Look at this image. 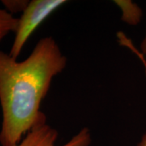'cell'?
<instances>
[{
    "label": "cell",
    "mask_w": 146,
    "mask_h": 146,
    "mask_svg": "<svg viewBox=\"0 0 146 146\" xmlns=\"http://www.w3.org/2000/svg\"><path fill=\"white\" fill-rule=\"evenodd\" d=\"M66 66L67 58L52 36L42 38L21 62L0 50L1 145H16L33 127L46 123L42 100Z\"/></svg>",
    "instance_id": "obj_1"
},
{
    "label": "cell",
    "mask_w": 146,
    "mask_h": 146,
    "mask_svg": "<svg viewBox=\"0 0 146 146\" xmlns=\"http://www.w3.org/2000/svg\"><path fill=\"white\" fill-rule=\"evenodd\" d=\"M67 3L65 0H32L18 18L15 38L11 48V57L17 59L32 33L46 18Z\"/></svg>",
    "instance_id": "obj_2"
},
{
    "label": "cell",
    "mask_w": 146,
    "mask_h": 146,
    "mask_svg": "<svg viewBox=\"0 0 146 146\" xmlns=\"http://www.w3.org/2000/svg\"><path fill=\"white\" fill-rule=\"evenodd\" d=\"M58 136L57 130L46 122L33 127L15 146H57ZM91 141L90 131L87 127H84L70 141L61 146H89Z\"/></svg>",
    "instance_id": "obj_3"
},
{
    "label": "cell",
    "mask_w": 146,
    "mask_h": 146,
    "mask_svg": "<svg viewBox=\"0 0 146 146\" xmlns=\"http://www.w3.org/2000/svg\"><path fill=\"white\" fill-rule=\"evenodd\" d=\"M116 5L121 10V20L127 25L135 26L141 23L143 11L141 7L131 0H115Z\"/></svg>",
    "instance_id": "obj_4"
},
{
    "label": "cell",
    "mask_w": 146,
    "mask_h": 146,
    "mask_svg": "<svg viewBox=\"0 0 146 146\" xmlns=\"http://www.w3.org/2000/svg\"><path fill=\"white\" fill-rule=\"evenodd\" d=\"M18 18H16L5 9H0V42L11 32H16Z\"/></svg>",
    "instance_id": "obj_5"
},
{
    "label": "cell",
    "mask_w": 146,
    "mask_h": 146,
    "mask_svg": "<svg viewBox=\"0 0 146 146\" xmlns=\"http://www.w3.org/2000/svg\"><path fill=\"white\" fill-rule=\"evenodd\" d=\"M3 6L5 7V10L12 15V13L23 12L25 10L29 1L27 0H3Z\"/></svg>",
    "instance_id": "obj_6"
},
{
    "label": "cell",
    "mask_w": 146,
    "mask_h": 146,
    "mask_svg": "<svg viewBox=\"0 0 146 146\" xmlns=\"http://www.w3.org/2000/svg\"><path fill=\"white\" fill-rule=\"evenodd\" d=\"M125 47H127V48H128L129 50H131L132 52L136 54L137 57L139 58V59L141 60V63L143 64V66H144L145 72L146 75V58L140 52V50H139L138 49H136V47L134 46V44L132 43L131 41H128V42H127L125 44ZM137 146H146V133L145 135H143L141 141H140V143L137 145Z\"/></svg>",
    "instance_id": "obj_7"
},
{
    "label": "cell",
    "mask_w": 146,
    "mask_h": 146,
    "mask_svg": "<svg viewBox=\"0 0 146 146\" xmlns=\"http://www.w3.org/2000/svg\"><path fill=\"white\" fill-rule=\"evenodd\" d=\"M140 52L146 58V31L145 34V37L143 39V41L141 42V48H140Z\"/></svg>",
    "instance_id": "obj_8"
}]
</instances>
